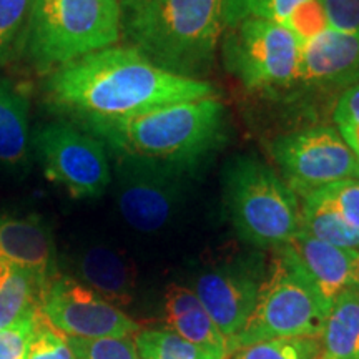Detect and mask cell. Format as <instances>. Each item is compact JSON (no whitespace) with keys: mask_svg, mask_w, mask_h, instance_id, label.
<instances>
[{"mask_svg":"<svg viewBox=\"0 0 359 359\" xmlns=\"http://www.w3.org/2000/svg\"><path fill=\"white\" fill-rule=\"evenodd\" d=\"M48 102L85 120L125 118L173 103L215 97L206 80L172 74L132 47H109L53 70Z\"/></svg>","mask_w":359,"mask_h":359,"instance_id":"6da1fadb","label":"cell"},{"mask_svg":"<svg viewBox=\"0 0 359 359\" xmlns=\"http://www.w3.org/2000/svg\"><path fill=\"white\" fill-rule=\"evenodd\" d=\"M245 17L243 0H120L128 47L188 79L203 80L224 32Z\"/></svg>","mask_w":359,"mask_h":359,"instance_id":"7a4b0ae2","label":"cell"},{"mask_svg":"<svg viewBox=\"0 0 359 359\" xmlns=\"http://www.w3.org/2000/svg\"><path fill=\"white\" fill-rule=\"evenodd\" d=\"M226 109L219 98L173 103L111 120H85L83 125L115 154L143 156L195 168L223 140Z\"/></svg>","mask_w":359,"mask_h":359,"instance_id":"3957f363","label":"cell"},{"mask_svg":"<svg viewBox=\"0 0 359 359\" xmlns=\"http://www.w3.org/2000/svg\"><path fill=\"white\" fill-rule=\"evenodd\" d=\"M120 37L118 0H34L24 50L39 72H50Z\"/></svg>","mask_w":359,"mask_h":359,"instance_id":"277c9868","label":"cell"},{"mask_svg":"<svg viewBox=\"0 0 359 359\" xmlns=\"http://www.w3.org/2000/svg\"><path fill=\"white\" fill-rule=\"evenodd\" d=\"M223 195L236 235L255 248H280L299 231L302 200L275 168L238 155L223 168Z\"/></svg>","mask_w":359,"mask_h":359,"instance_id":"5b68a950","label":"cell"},{"mask_svg":"<svg viewBox=\"0 0 359 359\" xmlns=\"http://www.w3.org/2000/svg\"><path fill=\"white\" fill-rule=\"evenodd\" d=\"M271 266L250 320L230 344V356L240 348L278 338H320L330 309L280 248L273 250Z\"/></svg>","mask_w":359,"mask_h":359,"instance_id":"8992f818","label":"cell"},{"mask_svg":"<svg viewBox=\"0 0 359 359\" xmlns=\"http://www.w3.org/2000/svg\"><path fill=\"white\" fill-rule=\"evenodd\" d=\"M219 48L224 69L248 90L298 80L302 43L278 22L245 17L224 32Z\"/></svg>","mask_w":359,"mask_h":359,"instance_id":"52a82bcc","label":"cell"},{"mask_svg":"<svg viewBox=\"0 0 359 359\" xmlns=\"http://www.w3.org/2000/svg\"><path fill=\"white\" fill-rule=\"evenodd\" d=\"M188 175L178 165L116 154V205L125 223L143 235L165 230L182 210Z\"/></svg>","mask_w":359,"mask_h":359,"instance_id":"ba28073f","label":"cell"},{"mask_svg":"<svg viewBox=\"0 0 359 359\" xmlns=\"http://www.w3.org/2000/svg\"><path fill=\"white\" fill-rule=\"evenodd\" d=\"M280 177L299 200L321 188L359 178V158L333 127H311L276 137L269 145Z\"/></svg>","mask_w":359,"mask_h":359,"instance_id":"9c48e42d","label":"cell"},{"mask_svg":"<svg viewBox=\"0 0 359 359\" xmlns=\"http://www.w3.org/2000/svg\"><path fill=\"white\" fill-rule=\"evenodd\" d=\"M35 155L50 182L74 198H98L111 182L105 145L67 122H50L32 135Z\"/></svg>","mask_w":359,"mask_h":359,"instance_id":"30bf717a","label":"cell"},{"mask_svg":"<svg viewBox=\"0 0 359 359\" xmlns=\"http://www.w3.org/2000/svg\"><path fill=\"white\" fill-rule=\"evenodd\" d=\"M40 309L69 338H120L142 331L122 309L70 276H55L48 283L40 296Z\"/></svg>","mask_w":359,"mask_h":359,"instance_id":"8fae6325","label":"cell"},{"mask_svg":"<svg viewBox=\"0 0 359 359\" xmlns=\"http://www.w3.org/2000/svg\"><path fill=\"white\" fill-rule=\"evenodd\" d=\"M264 278L266 273L259 255L217 264L196 276L191 290L226 338L228 346L250 320Z\"/></svg>","mask_w":359,"mask_h":359,"instance_id":"7c38bea8","label":"cell"},{"mask_svg":"<svg viewBox=\"0 0 359 359\" xmlns=\"http://www.w3.org/2000/svg\"><path fill=\"white\" fill-rule=\"evenodd\" d=\"M55 243L48 223L39 215L0 213V262L29 271L43 290L55 278Z\"/></svg>","mask_w":359,"mask_h":359,"instance_id":"4fadbf2b","label":"cell"},{"mask_svg":"<svg viewBox=\"0 0 359 359\" xmlns=\"http://www.w3.org/2000/svg\"><path fill=\"white\" fill-rule=\"evenodd\" d=\"M320 299L331 309L339 293L351 286V271L358 251L344 250L298 231L290 243L280 246Z\"/></svg>","mask_w":359,"mask_h":359,"instance_id":"5bb4252c","label":"cell"},{"mask_svg":"<svg viewBox=\"0 0 359 359\" xmlns=\"http://www.w3.org/2000/svg\"><path fill=\"white\" fill-rule=\"evenodd\" d=\"M298 80L318 87L359 83V35L327 29L302 45Z\"/></svg>","mask_w":359,"mask_h":359,"instance_id":"9a60e30c","label":"cell"},{"mask_svg":"<svg viewBox=\"0 0 359 359\" xmlns=\"http://www.w3.org/2000/svg\"><path fill=\"white\" fill-rule=\"evenodd\" d=\"M163 314L167 330L196 346L208 349L219 359L230 358L228 341L215 325L195 291L183 285H170L165 291Z\"/></svg>","mask_w":359,"mask_h":359,"instance_id":"2e32d148","label":"cell"},{"mask_svg":"<svg viewBox=\"0 0 359 359\" xmlns=\"http://www.w3.org/2000/svg\"><path fill=\"white\" fill-rule=\"evenodd\" d=\"M80 283L100 294L114 306L133 302L137 275L133 264L110 246L95 245L80 253L77 259Z\"/></svg>","mask_w":359,"mask_h":359,"instance_id":"e0dca14e","label":"cell"},{"mask_svg":"<svg viewBox=\"0 0 359 359\" xmlns=\"http://www.w3.org/2000/svg\"><path fill=\"white\" fill-rule=\"evenodd\" d=\"M323 359H359V293L346 288L327 313L320 336Z\"/></svg>","mask_w":359,"mask_h":359,"instance_id":"ac0fdd59","label":"cell"},{"mask_svg":"<svg viewBox=\"0 0 359 359\" xmlns=\"http://www.w3.org/2000/svg\"><path fill=\"white\" fill-rule=\"evenodd\" d=\"M30 143L29 103L24 97L0 80V163L17 168L27 158Z\"/></svg>","mask_w":359,"mask_h":359,"instance_id":"d6986e66","label":"cell"},{"mask_svg":"<svg viewBox=\"0 0 359 359\" xmlns=\"http://www.w3.org/2000/svg\"><path fill=\"white\" fill-rule=\"evenodd\" d=\"M299 231L338 248L359 251V231L349 226L333 206L314 193L302 198Z\"/></svg>","mask_w":359,"mask_h":359,"instance_id":"ffe728a7","label":"cell"},{"mask_svg":"<svg viewBox=\"0 0 359 359\" xmlns=\"http://www.w3.org/2000/svg\"><path fill=\"white\" fill-rule=\"evenodd\" d=\"M42 286L24 269L0 262V331L40 306Z\"/></svg>","mask_w":359,"mask_h":359,"instance_id":"44dd1931","label":"cell"},{"mask_svg":"<svg viewBox=\"0 0 359 359\" xmlns=\"http://www.w3.org/2000/svg\"><path fill=\"white\" fill-rule=\"evenodd\" d=\"M140 359H219L208 349L180 338L173 331L143 330L135 336Z\"/></svg>","mask_w":359,"mask_h":359,"instance_id":"7402d4cb","label":"cell"},{"mask_svg":"<svg viewBox=\"0 0 359 359\" xmlns=\"http://www.w3.org/2000/svg\"><path fill=\"white\" fill-rule=\"evenodd\" d=\"M34 0H0V67L24 50Z\"/></svg>","mask_w":359,"mask_h":359,"instance_id":"603a6c76","label":"cell"},{"mask_svg":"<svg viewBox=\"0 0 359 359\" xmlns=\"http://www.w3.org/2000/svg\"><path fill=\"white\" fill-rule=\"evenodd\" d=\"M228 359H323L320 338H278L240 348Z\"/></svg>","mask_w":359,"mask_h":359,"instance_id":"cb8c5ba5","label":"cell"},{"mask_svg":"<svg viewBox=\"0 0 359 359\" xmlns=\"http://www.w3.org/2000/svg\"><path fill=\"white\" fill-rule=\"evenodd\" d=\"M27 359H77L72 351L69 338L47 320L40 306L35 311L34 333Z\"/></svg>","mask_w":359,"mask_h":359,"instance_id":"d4e9b609","label":"cell"},{"mask_svg":"<svg viewBox=\"0 0 359 359\" xmlns=\"http://www.w3.org/2000/svg\"><path fill=\"white\" fill-rule=\"evenodd\" d=\"M69 343L77 359H140L135 336L95 339L69 338Z\"/></svg>","mask_w":359,"mask_h":359,"instance_id":"484cf974","label":"cell"},{"mask_svg":"<svg viewBox=\"0 0 359 359\" xmlns=\"http://www.w3.org/2000/svg\"><path fill=\"white\" fill-rule=\"evenodd\" d=\"M333 120L334 128L359 158V83L341 93L336 102Z\"/></svg>","mask_w":359,"mask_h":359,"instance_id":"4316f807","label":"cell"},{"mask_svg":"<svg viewBox=\"0 0 359 359\" xmlns=\"http://www.w3.org/2000/svg\"><path fill=\"white\" fill-rule=\"evenodd\" d=\"M314 195L333 206L349 226L359 231V178L333 183L314 191Z\"/></svg>","mask_w":359,"mask_h":359,"instance_id":"83f0119b","label":"cell"},{"mask_svg":"<svg viewBox=\"0 0 359 359\" xmlns=\"http://www.w3.org/2000/svg\"><path fill=\"white\" fill-rule=\"evenodd\" d=\"M286 29L304 45L330 29L320 0H306L291 13L285 24Z\"/></svg>","mask_w":359,"mask_h":359,"instance_id":"f1b7e54d","label":"cell"},{"mask_svg":"<svg viewBox=\"0 0 359 359\" xmlns=\"http://www.w3.org/2000/svg\"><path fill=\"white\" fill-rule=\"evenodd\" d=\"M35 311L37 308L15 325L0 331V359H27V351H29L34 333Z\"/></svg>","mask_w":359,"mask_h":359,"instance_id":"f546056e","label":"cell"},{"mask_svg":"<svg viewBox=\"0 0 359 359\" xmlns=\"http://www.w3.org/2000/svg\"><path fill=\"white\" fill-rule=\"evenodd\" d=\"M331 30L359 35V0H320Z\"/></svg>","mask_w":359,"mask_h":359,"instance_id":"4dcf8cb0","label":"cell"},{"mask_svg":"<svg viewBox=\"0 0 359 359\" xmlns=\"http://www.w3.org/2000/svg\"><path fill=\"white\" fill-rule=\"evenodd\" d=\"M306 0H243L246 17H259L285 25L290 15Z\"/></svg>","mask_w":359,"mask_h":359,"instance_id":"1f68e13d","label":"cell"},{"mask_svg":"<svg viewBox=\"0 0 359 359\" xmlns=\"http://www.w3.org/2000/svg\"><path fill=\"white\" fill-rule=\"evenodd\" d=\"M349 288L356 290L359 293V251L354 257V263H353V271H351V286Z\"/></svg>","mask_w":359,"mask_h":359,"instance_id":"d6a6232c","label":"cell"},{"mask_svg":"<svg viewBox=\"0 0 359 359\" xmlns=\"http://www.w3.org/2000/svg\"><path fill=\"white\" fill-rule=\"evenodd\" d=\"M118 2H120V0H118Z\"/></svg>","mask_w":359,"mask_h":359,"instance_id":"836d02e7","label":"cell"}]
</instances>
